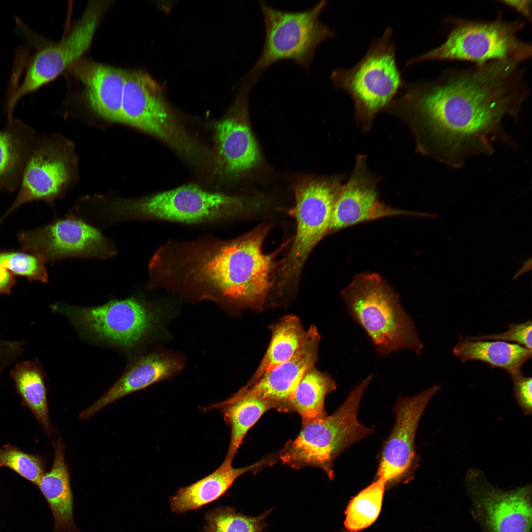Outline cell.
<instances>
[{"label": "cell", "instance_id": "obj_21", "mask_svg": "<svg viewBox=\"0 0 532 532\" xmlns=\"http://www.w3.org/2000/svg\"><path fill=\"white\" fill-rule=\"evenodd\" d=\"M182 367L181 362L173 356L156 353L144 356L131 364L103 396L82 410L79 418L87 419L124 396L175 374Z\"/></svg>", "mask_w": 532, "mask_h": 532}, {"label": "cell", "instance_id": "obj_19", "mask_svg": "<svg viewBox=\"0 0 532 532\" xmlns=\"http://www.w3.org/2000/svg\"><path fill=\"white\" fill-rule=\"evenodd\" d=\"M320 338L317 328L311 325L291 359L263 375L252 386L242 388L237 394L272 400L279 404V411H292L291 401L297 387L317 361Z\"/></svg>", "mask_w": 532, "mask_h": 532}, {"label": "cell", "instance_id": "obj_20", "mask_svg": "<svg viewBox=\"0 0 532 532\" xmlns=\"http://www.w3.org/2000/svg\"><path fill=\"white\" fill-rule=\"evenodd\" d=\"M69 67L84 85L91 108L105 119L121 122L126 70L81 58Z\"/></svg>", "mask_w": 532, "mask_h": 532}, {"label": "cell", "instance_id": "obj_9", "mask_svg": "<svg viewBox=\"0 0 532 532\" xmlns=\"http://www.w3.org/2000/svg\"><path fill=\"white\" fill-rule=\"evenodd\" d=\"M265 25V37L259 57L248 74L260 73L273 63L290 60L306 70L317 47L332 38L335 31L320 20L326 0L302 11H290L259 1Z\"/></svg>", "mask_w": 532, "mask_h": 532}, {"label": "cell", "instance_id": "obj_39", "mask_svg": "<svg viewBox=\"0 0 532 532\" xmlns=\"http://www.w3.org/2000/svg\"><path fill=\"white\" fill-rule=\"evenodd\" d=\"M532 259L530 257L529 259L524 262L522 266L518 270L515 274L513 277V280H515L518 278L520 275L526 273L532 269Z\"/></svg>", "mask_w": 532, "mask_h": 532}, {"label": "cell", "instance_id": "obj_25", "mask_svg": "<svg viewBox=\"0 0 532 532\" xmlns=\"http://www.w3.org/2000/svg\"><path fill=\"white\" fill-rule=\"evenodd\" d=\"M453 354L462 363L476 360L492 367L503 369L511 376L521 372L524 364L532 358V350L521 345L501 340H470L459 335Z\"/></svg>", "mask_w": 532, "mask_h": 532}, {"label": "cell", "instance_id": "obj_36", "mask_svg": "<svg viewBox=\"0 0 532 532\" xmlns=\"http://www.w3.org/2000/svg\"><path fill=\"white\" fill-rule=\"evenodd\" d=\"M500 2L511 8L531 23L532 0H500Z\"/></svg>", "mask_w": 532, "mask_h": 532}, {"label": "cell", "instance_id": "obj_8", "mask_svg": "<svg viewBox=\"0 0 532 532\" xmlns=\"http://www.w3.org/2000/svg\"><path fill=\"white\" fill-rule=\"evenodd\" d=\"M344 175L307 178L295 189L291 213L296 233L286 256L278 264L274 286L280 291L296 286L305 263L316 245L328 234L332 212Z\"/></svg>", "mask_w": 532, "mask_h": 532}, {"label": "cell", "instance_id": "obj_13", "mask_svg": "<svg viewBox=\"0 0 532 532\" xmlns=\"http://www.w3.org/2000/svg\"><path fill=\"white\" fill-rule=\"evenodd\" d=\"M258 78H247L234 103L214 127V172L220 178L233 180L253 168L260 159L259 149L248 123L247 101Z\"/></svg>", "mask_w": 532, "mask_h": 532}, {"label": "cell", "instance_id": "obj_30", "mask_svg": "<svg viewBox=\"0 0 532 532\" xmlns=\"http://www.w3.org/2000/svg\"><path fill=\"white\" fill-rule=\"evenodd\" d=\"M386 482L379 477L350 501L345 511L347 530L357 532L371 525L381 511Z\"/></svg>", "mask_w": 532, "mask_h": 532}, {"label": "cell", "instance_id": "obj_32", "mask_svg": "<svg viewBox=\"0 0 532 532\" xmlns=\"http://www.w3.org/2000/svg\"><path fill=\"white\" fill-rule=\"evenodd\" d=\"M2 466L12 469L36 486L45 473L41 457L25 452L10 443L0 447V467Z\"/></svg>", "mask_w": 532, "mask_h": 532}, {"label": "cell", "instance_id": "obj_1", "mask_svg": "<svg viewBox=\"0 0 532 532\" xmlns=\"http://www.w3.org/2000/svg\"><path fill=\"white\" fill-rule=\"evenodd\" d=\"M522 63L492 61L406 83L385 110L406 124L422 155L453 168L511 142L505 118L517 120L529 95Z\"/></svg>", "mask_w": 532, "mask_h": 532}, {"label": "cell", "instance_id": "obj_37", "mask_svg": "<svg viewBox=\"0 0 532 532\" xmlns=\"http://www.w3.org/2000/svg\"><path fill=\"white\" fill-rule=\"evenodd\" d=\"M16 283L13 274L0 265V294H10Z\"/></svg>", "mask_w": 532, "mask_h": 532}, {"label": "cell", "instance_id": "obj_18", "mask_svg": "<svg viewBox=\"0 0 532 532\" xmlns=\"http://www.w3.org/2000/svg\"><path fill=\"white\" fill-rule=\"evenodd\" d=\"M69 177L67 160L52 140L37 138L26 165L17 195L6 217L27 203L42 200L51 203Z\"/></svg>", "mask_w": 532, "mask_h": 532}, {"label": "cell", "instance_id": "obj_4", "mask_svg": "<svg viewBox=\"0 0 532 532\" xmlns=\"http://www.w3.org/2000/svg\"><path fill=\"white\" fill-rule=\"evenodd\" d=\"M393 30L388 27L374 37L362 59L349 68H338L331 73L333 89L346 92L352 100L355 120L366 132L370 130L376 115L385 108L403 88L396 60Z\"/></svg>", "mask_w": 532, "mask_h": 532}, {"label": "cell", "instance_id": "obj_17", "mask_svg": "<svg viewBox=\"0 0 532 532\" xmlns=\"http://www.w3.org/2000/svg\"><path fill=\"white\" fill-rule=\"evenodd\" d=\"M440 388L434 385L413 397L399 399L395 405V423L382 450L377 472L378 478H384L386 484L399 482L414 471L418 424L428 404Z\"/></svg>", "mask_w": 532, "mask_h": 532}, {"label": "cell", "instance_id": "obj_33", "mask_svg": "<svg viewBox=\"0 0 532 532\" xmlns=\"http://www.w3.org/2000/svg\"><path fill=\"white\" fill-rule=\"evenodd\" d=\"M45 262L36 255L28 251L0 252V265L12 273L26 277L29 281H48Z\"/></svg>", "mask_w": 532, "mask_h": 532}, {"label": "cell", "instance_id": "obj_35", "mask_svg": "<svg viewBox=\"0 0 532 532\" xmlns=\"http://www.w3.org/2000/svg\"><path fill=\"white\" fill-rule=\"evenodd\" d=\"M511 377L516 401L524 414L529 415L532 408V378L524 376L521 372L511 375Z\"/></svg>", "mask_w": 532, "mask_h": 532}, {"label": "cell", "instance_id": "obj_29", "mask_svg": "<svg viewBox=\"0 0 532 532\" xmlns=\"http://www.w3.org/2000/svg\"><path fill=\"white\" fill-rule=\"evenodd\" d=\"M332 378L313 366L304 373L295 391L291 401L292 411L301 417L302 425L326 417L325 399L336 389Z\"/></svg>", "mask_w": 532, "mask_h": 532}, {"label": "cell", "instance_id": "obj_38", "mask_svg": "<svg viewBox=\"0 0 532 532\" xmlns=\"http://www.w3.org/2000/svg\"><path fill=\"white\" fill-rule=\"evenodd\" d=\"M10 363L8 346L4 339L0 338V377L9 367Z\"/></svg>", "mask_w": 532, "mask_h": 532}, {"label": "cell", "instance_id": "obj_40", "mask_svg": "<svg viewBox=\"0 0 532 532\" xmlns=\"http://www.w3.org/2000/svg\"><path fill=\"white\" fill-rule=\"evenodd\" d=\"M2 220V219H0V223L1 222Z\"/></svg>", "mask_w": 532, "mask_h": 532}, {"label": "cell", "instance_id": "obj_27", "mask_svg": "<svg viewBox=\"0 0 532 532\" xmlns=\"http://www.w3.org/2000/svg\"><path fill=\"white\" fill-rule=\"evenodd\" d=\"M10 376L24 406L28 408L44 431L50 434L53 430L49 418L45 373L36 361H20L12 368Z\"/></svg>", "mask_w": 532, "mask_h": 532}, {"label": "cell", "instance_id": "obj_28", "mask_svg": "<svg viewBox=\"0 0 532 532\" xmlns=\"http://www.w3.org/2000/svg\"><path fill=\"white\" fill-rule=\"evenodd\" d=\"M270 329L271 338L266 352L244 388L252 386L263 375L291 359L302 344L306 333L299 319L294 315L282 317Z\"/></svg>", "mask_w": 532, "mask_h": 532}, {"label": "cell", "instance_id": "obj_15", "mask_svg": "<svg viewBox=\"0 0 532 532\" xmlns=\"http://www.w3.org/2000/svg\"><path fill=\"white\" fill-rule=\"evenodd\" d=\"M474 517L487 532H530L532 486L510 491L492 486L479 470L470 469L466 477Z\"/></svg>", "mask_w": 532, "mask_h": 532}, {"label": "cell", "instance_id": "obj_31", "mask_svg": "<svg viewBox=\"0 0 532 532\" xmlns=\"http://www.w3.org/2000/svg\"><path fill=\"white\" fill-rule=\"evenodd\" d=\"M270 510L251 517L238 513L230 507H219L205 514L206 532H263L265 520Z\"/></svg>", "mask_w": 532, "mask_h": 532}, {"label": "cell", "instance_id": "obj_2", "mask_svg": "<svg viewBox=\"0 0 532 532\" xmlns=\"http://www.w3.org/2000/svg\"><path fill=\"white\" fill-rule=\"evenodd\" d=\"M270 227L262 225L236 238L205 235L181 240L170 264L171 280L188 296L225 300L261 310L274 287L275 258L283 249L265 254Z\"/></svg>", "mask_w": 532, "mask_h": 532}, {"label": "cell", "instance_id": "obj_26", "mask_svg": "<svg viewBox=\"0 0 532 532\" xmlns=\"http://www.w3.org/2000/svg\"><path fill=\"white\" fill-rule=\"evenodd\" d=\"M231 429V439L225 460L233 463L237 450L250 429L267 411L276 409L279 404L272 400L236 393L226 400L216 404Z\"/></svg>", "mask_w": 532, "mask_h": 532}, {"label": "cell", "instance_id": "obj_24", "mask_svg": "<svg viewBox=\"0 0 532 532\" xmlns=\"http://www.w3.org/2000/svg\"><path fill=\"white\" fill-rule=\"evenodd\" d=\"M37 138L31 126L18 119L0 130V191L18 190Z\"/></svg>", "mask_w": 532, "mask_h": 532}, {"label": "cell", "instance_id": "obj_7", "mask_svg": "<svg viewBox=\"0 0 532 532\" xmlns=\"http://www.w3.org/2000/svg\"><path fill=\"white\" fill-rule=\"evenodd\" d=\"M250 205L243 198L188 184L121 202L115 205L112 214L122 219L207 224L229 221L244 213Z\"/></svg>", "mask_w": 532, "mask_h": 532}, {"label": "cell", "instance_id": "obj_6", "mask_svg": "<svg viewBox=\"0 0 532 532\" xmlns=\"http://www.w3.org/2000/svg\"><path fill=\"white\" fill-rule=\"evenodd\" d=\"M453 25L441 45L408 60L404 67L427 61H464L481 65L495 60L522 63L532 57V45L518 34L524 20H505L501 13L492 20L451 19Z\"/></svg>", "mask_w": 532, "mask_h": 532}, {"label": "cell", "instance_id": "obj_11", "mask_svg": "<svg viewBox=\"0 0 532 532\" xmlns=\"http://www.w3.org/2000/svg\"><path fill=\"white\" fill-rule=\"evenodd\" d=\"M109 1L90 0L79 20L60 42L42 45L37 35L23 51L19 69L22 86L33 92L52 81L80 58L91 45Z\"/></svg>", "mask_w": 532, "mask_h": 532}, {"label": "cell", "instance_id": "obj_14", "mask_svg": "<svg viewBox=\"0 0 532 532\" xmlns=\"http://www.w3.org/2000/svg\"><path fill=\"white\" fill-rule=\"evenodd\" d=\"M24 251L45 263L71 257L107 258L116 253L114 244L84 221L69 216L18 235Z\"/></svg>", "mask_w": 532, "mask_h": 532}, {"label": "cell", "instance_id": "obj_16", "mask_svg": "<svg viewBox=\"0 0 532 532\" xmlns=\"http://www.w3.org/2000/svg\"><path fill=\"white\" fill-rule=\"evenodd\" d=\"M378 179L367 165L366 157L359 155L351 175L342 184L335 201L329 233L359 223L384 217L407 215L435 218V214L394 208L379 200Z\"/></svg>", "mask_w": 532, "mask_h": 532}, {"label": "cell", "instance_id": "obj_3", "mask_svg": "<svg viewBox=\"0 0 532 532\" xmlns=\"http://www.w3.org/2000/svg\"><path fill=\"white\" fill-rule=\"evenodd\" d=\"M352 318L366 332L379 355L408 350L419 355L423 347L399 296L376 273L356 275L341 292Z\"/></svg>", "mask_w": 532, "mask_h": 532}, {"label": "cell", "instance_id": "obj_22", "mask_svg": "<svg viewBox=\"0 0 532 532\" xmlns=\"http://www.w3.org/2000/svg\"><path fill=\"white\" fill-rule=\"evenodd\" d=\"M275 463L273 456L250 466L234 468L225 460L214 472L188 486L178 489L169 499L171 511L180 514L197 510L221 497L238 477L249 471H257Z\"/></svg>", "mask_w": 532, "mask_h": 532}, {"label": "cell", "instance_id": "obj_5", "mask_svg": "<svg viewBox=\"0 0 532 532\" xmlns=\"http://www.w3.org/2000/svg\"><path fill=\"white\" fill-rule=\"evenodd\" d=\"M373 377L368 375L350 393L331 415L302 425L298 435L280 451L282 463L295 469L314 466L334 477L333 463L349 446L372 432L358 420L362 397Z\"/></svg>", "mask_w": 532, "mask_h": 532}, {"label": "cell", "instance_id": "obj_23", "mask_svg": "<svg viewBox=\"0 0 532 532\" xmlns=\"http://www.w3.org/2000/svg\"><path fill=\"white\" fill-rule=\"evenodd\" d=\"M51 470L45 473L37 486L46 499L54 520L53 532H81L73 516V497L65 458V447L59 437L54 445Z\"/></svg>", "mask_w": 532, "mask_h": 532}, {"label": "cell", "instance_id": "obj_41", "mask_svg": "<svg viewBox=\"0 0 532 532\" xmlns=\"http://www.w3.org/2000/svg\"><path fill=\"white\" fill-rule=\"evenodd\" d=\"M350 532V531H347V532Z\"/></svg>", "mask_w": 532, "mask_h": 532}, {"label": "cell", "instance_id": "obj_12", "mask_svg": "<svg viewBox=\"0 0 532 532\" xmlns=\"http://www.w3.org/2000/svg\"><path fill=\"white\" fill-rule=\"evenodd\" d=\"M52 308L88 333L128 349L136 346L155 322L153 312L135 297L112 300L95 307L54 305Z\"/></svg>", "mask_w": 532, "mask_h": 532}, {"label": "cell", "instance_id": "obj_34", "mask_svg": "<svg viewBox=\"0 0 532 532\" xmlns=\"http://www.w3.org/2000/svg\"><path fill=\"white\" fill-rule=\"evenodd\" d=\"M508 327V330L501 333L467 337L470 340L511 341L532 350V321L510 324Z\"/></svg>", "mask_w": 532, "mask_h": 532}, {"label": "cell", "instance_id": "obj_10", "mask_svg": "<svg viewBox=\"0 0 532 532\" xmlns=\"http://www.w3.org/2000/svg\"><path fill=\"white\" fill-rule=\"evenodd\" d=\"M121 122L155 136L185 158H198V145L166 102L162 87L144 71L126 70Z\"/></svg>", "mask_w": 532, "mask_h": 532}]
</instances>
